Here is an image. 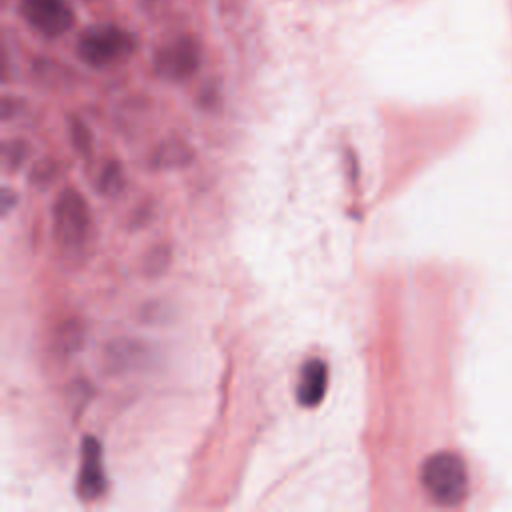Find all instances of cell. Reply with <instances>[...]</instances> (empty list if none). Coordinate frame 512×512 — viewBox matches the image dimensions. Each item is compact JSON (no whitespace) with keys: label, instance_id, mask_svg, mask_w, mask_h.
I'll use <instances>...</instances> for the list:
<instances>
[{"label":"cell","instance_id":"cell-1","mask_svg":"<svg viewBox=\"0 0 512 512\" xmlns=\"http://www.w3.org/2000/svg\"><path fill=\"white\" fill-rule=\"evenodd\" d=\"M426 494L440 506H456L468 494V470L464 460L450 450L430 454L420 468Z\"/></svg>","mask_w":512,"mask_h":512},{"label":"cell","instance_id":"cell-2","mask_svg":"<svg viewBox=\"0 0 512 512\" xmlns=\"http://www.w3.org/2000/svg\"><path fill=\"white\" fill-rule=\"evenodd\" d=\"M136 48L130 32L114 24H96L82 32L78 40V56L90 66H110L126 60Z\"/></svg>","mask_w":512,"mask_h":512},{"label":"cell","instance_id":"cell-3","mask_svg":"<svg viewBox=\"0 0 512 512\" xmlns=\"http://www.w3.org/2000/svg\"><path fill=\"white\" fill-rule=\"evenodd\" d=\"M54 238L64 250H80L90 232V210L80 192L66 188L54 202Z\"/></svg>","mask_w":512,"mask_h":512},{"label":"cell","instance_id":"cell-4","mask_svg":"<svg viewBox=\"0 0 512 512\" xmlns=\"http://www.w3.org/2000/svg\"><path fill=\"white\" fill-rule=\"evenodd\" d=\"M26 22L42 36L56 38L74 24V12L66 0H20Z\"/></svg>","mask_w":512,"mask_h":512},{"label":"cell","instance_id":"cell-5","mask_svg":"<svg viewBox=\"0 0 512 512\" xmlns=\"http://www.w3.org/2000/svg\"><path fill=\"white\" fill-rule=\"evenodd\" d=\"M156 72L168 80H186L198 70L200 46L192 36H178L156 52Z\"/></svg>","mask_w":512,"mask_h":512},{"label":"cell","instance_id":"cell-6","mask_svg":"<svg viewBox=\"0 0 512 512\" xmlns=\"http://www.w3.org/2000/svg\"><path fill=\"white\" fill-rule=\"evenodd\" d=\"M106 488L102 446L96 438L86 436L82 442V464L78 472V494L84 500L98 498Z\"/></svg>","mask_w":512,"mask_h":512},{"label":"cell","instance_id":"cell-7","mask_svg":"<svg viewBox=\"0 0 512 512\" xmlns=\"http://www.w3.org/2000/svg\"><path fill=\"white\" fill-rule=\"evenodd\" d=\"M328 388V366L320 358H310L298 378L296 386V400L304 408H314L322 402Z\"/></svg>","mask_w":512,"mask_h":512},{"label":"cell","instance_id":"cell-8","mask_svg":"<svg viewBox=\"0 0 512 512\" xmlns=\"http://www.w3.org/2000/svg\"><path fill=\"white\" fill-rule=\"evenodd\" d=\"M98 186H100L102 194H112V192L120 190V186H122V170H120V166L116 162H108L106 164V168L100 174Z\"/></svg>","mask_w":512,"mask_h":512},{"label":"cell","instance_id":"cell-9","mask_svg":"<svg viewBox=\"0 0 512 512\" xmlns=\"http://www.w3.org/2000/svg\"><path fill=\"white\" fill-rule=\"evenodd\" d=\"M168 148H170L168 154L158 148V152H156V156H154V162H156L158 166H176L180 160L188 158V152L184 150L182 144H168Z\"/></svg>","mask_w":512,"mask_h":512},{"label":"cell","instance_id":"cell-10","mask_svg":"<svg viewBox=\"0 0 512 512\" xmlns=\"http://www.w3.org/2000/svg\"><path fill=\"white\" fill-rule=\"evenodd\" d=\"M72 134L74 136H78L74 142H76V148L80 150V152H86L88 150V142H90V138H88V132H86V128H84V124L82 122H74V126H72Z\"/></svg>","mask_w":512,"mask_h":512}]
</instances>
